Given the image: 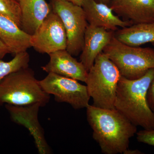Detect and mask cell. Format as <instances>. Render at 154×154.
Wrapping results in <instances>:
<instances>
[{
  "label": "cell",
  "instance_id": "8fae6325",
  "mask_svg": "<svg viewBox=\"0 0 154 154\" xmlns=\"http://www.w3.org/2000/svg\"><path fill=\"white\" fill-rule=\"evenodd\" d=\"M49 61L41 67L48 73H53L85 82L88 72L83 64L73 57L66 49L49 54Z\"/></svg>",
  "mask_w": 154,
  "mask_h": 154
},
{
  "label": "cell",
  "instance_id": "7a4b0ae2",
  "mask_svg": "<svg viewBox=\"0 0 154 154\" xmlns=\"http://www.w3.org/2000/svg\"><path fill=\"white\" fill-rule=\"evenodd\" d=\"M154 78V69L140 78L130 80L121 76L117 85L114 107L135 126L154 129V114L148 104L147 94Z\"/></svg>",
  "mask_w": 154,
  "mask_h": 154
},
{
  "label": "cell",
  "instance_id": "7402d4cb",
  "mask_svg": "<svg viewBox=\"0 0 154 154\" xmlns=\"http://www.w3.org/2000/svg\"><path fill=\"white\" fill-rule=\"evenodd\" d=\"M124 154H143L138 149H128L125 152Z\"/></svg>",
  "mask_w": 154,
  "mask_h": 154
},
{
  "label": "cell",
  "instance_id": "ba28073f",
  "mask_svg": "<svg viewBox=\"0 0 154 154\" xmlns=\"http://www.w3.org/2000/svg\"><path fill=\"white\" fill-rule=\"evenodd\" d=\"M67 42L63 23L57 14L52 11L30 38L31 47L39 53L48 54L66 49Z\"/></svg>",
  "mask_w": 154,
  "mask_h": 154
},
{
  "label": "cell",
  "instance_id": "cb8c5ba5",
  "mask_svg": "<svg viewBox=\"0 0 154 154\" xmlns=\"http://www.w3.org/2000/svg\"><path fill=\"white\" fill-rule=\"evenodd\" d=\"M96 1L98 2H100L104 3V4L109 5L110 0H96Z\"/></svg>",
  "mask_w": 154,
  "mask_h": 154
},
{
  "label": "cell",
  "instance_id": "ffe728a7",
  "mask_svg": "<svg viewBox=\"0 0 154 154\" xmlns=\"http://www.w3.org/2000/svg\"><path fill=\"white\" fill-rule=\"evenodd\" d=\"M148 104L154 114V78L150 84L147 94Z\"/></svg>",
  "mask_w": 154,
  "mask_h": 154
},
{
  "label": "cell",
  "instance_id": "5bb4252c",
  "mask_svg": "<svg viewBox=\"0 0 154 154\" xmlns=\"http://www.w3.org/2000/svg\"><path fill=\"white\" fill-rule=\"evenodd\" d=\"M22 16V29L33 35L52 11L45 0H19Z\"/></svg>",
  "mask_w": 154,
  "mask_h": 154
},
{
  "label": "cell",
  "instance_id": "d6986e66",
  "mask_svg": "<svg viewBox=\"0 0 154 154\" xmlns=\"http://www.w3.org/2000/svg\"><path fill=\"white\" fill-rule=\"evenodd\" d=\"M136 134L139 142L154 146V129H143L137 131Z\"/></svg>",
  "mask_w": 154,
  "mask_h": 154
},
{
  "label": "cell",
  "instance_id": "603a6c76",
  "mask_svg": "<svg viewBox=\"0 0 154 154\" xmlns=\"http://www.w3.org/2000/svg\"><path fill=\"white\" fill-rule=\"evenodd\" d=\"M72 3L77 5L82 6L85 0H63Z\"/></svg>",
  "mask_w": 154,
  "mask_h": 154
},
{
  "label": "cell",
  "instance_id": "277c9868",
  "mask_svg": "<svg viewBox=\"0 0 154 154\" xmlns=\"http://www.w3.org/2000/svg\"><path fill=\"white\" fill-rule=\"evenodd\" d=\"M121 76L115 64L104 53L98 56L85 82L89 96L93 99V105L102 108H115L116 90Z\"/></svg>",
  "mask_w": 154,
  "mask_h": 154
},
{
  "label": "cell",
  "instance_id": "7c38bea8",
  "mask_svg": "<svg viewBox=\"0 0 154 154\" xmlns=\"http://www.w3.org/2000/svg\"><path fill=\"white\" fill-rule=\"evenodd\" d=\"M82 7L89 25L114 32L131 26L116 15L107 4L96 0H85Z\"/></svg>",
  "mask_w": 154,
  "mask_h": 154
},
{
  "label": "cell",
  "instance_id": "6da1fadb",
  "mask_svg": "<svg viewBox=\"0 0 154 154\" xmlns=\"http://www.w3.org/2000/svg\"><path fill=\"white\" fill-rule=\"evenodd\" d=\"M87 117L93 137L105 154H123L129 149L130 140L137 127L115 108L106 109L88 105Z\"/></svg>",
  "mask_w": 154,
  "mask_h": 154
},
{
  "label": "cell",
  "instance_id": "30bf717a",
  "mask_svg": "<svg viewBox=\"0 0 154 154\" xmlns=\"http://www.w3.org/2000/svg\"><path fill=\"white\" fill-rule=\"evenodd\" d=\"M109 5L131 25L154 22V0H110Z\"/></svg>",
  "mask_w": 154,
  "mask_h": 154
},
{
  "label": "cell",
  "instance_id": "5b68a950",
  "mask_svg": "<svg viewBox=\"0 0 154 154\" xmlns=\"http://www.w3.org/2000/svg\"><path fill=\"white\" fill-rule=\"evenodd\" d=\"M115 64L122 76L137 79L154 69V48L124 44L113 36L103 50Z\"/></svg>",
  "mask_w": 154,
  "mask_h": 154
},
{
  "label": "cell",
  "instance_id": "52a82bcc",
  "mask_svg": "<svg viewBox=\"0 0 154 154\" xmlns=\"http://www.w3.org/2000/svg\"><path fill=\"white\" fill-rule=\"evenodd\" d=\"M48 74L39 81L45 92L54 96L56 102L67 103L76 110L87 108L91 97L86 85L74 79L53 73Z\"/></svg>",
  "mask_w": 154,
  "mask_h": 154
},
{
  "label": "cell",
  "instance_id": "4fadbf2b",
  "mask_svg": "<svg viewBox=\"0 0 154 154\" xmlns=\"http://www.w3.org/2000/svg\"><path fill=\"white\" fill-rule=\"evenodd\" d=\"M114 32L88 24L80 55V61L88 72L94 65L96 57L110 43L114 36Z\"/></svg>",
  "mask_w": 154,
  "mask_h": 154
},
{
  "label": "cell",
  "instance_id": "d4e9b609",
  "mask_svg": "<svg viewBox=\"0 0 154 154\" xmlns=\"http://www.w3.org/2000/svg\"><path fill=\"white\" fill-rule=\"evenodd\" d=\"M17 1H18V2H19V0H17Z\"/></svg>",
  "mask_w": 154,
  "mask_h": 154
},
{
  "label": "cell",
  "instance_id": "9c48e42d",
  "mask_svg": "<svg viewBox=\"0 0 154 154\" xmlns=\"http://www.w3.org/2000/svg\"><path fill=\"white\" fill-rule=\"evenodd\" d=\"M5 107L13 122L28 130L33 137L38 153H52L51 148L46 140L44 129L38 120V112L42 107L40 105L16 106L6 104Z\"/></svg>",
  "mask_w": 154,
  "mask_h": 154
},
{
  "label": "cell",
  "instance_id": "ac0fdd59",
  "mask_svg": "<svg viewBox=\"0 0 154 154\" xmlns=\"http://www.w3.org/2000/svg\"><path fill=\"white\" fill-rule=\"evenodd\" d=\"M0 15L12 19L22 28V16L17 0H0Z\"/></svg>",
  "mask_w": 154,
  "mask_h": 154
},
{
  "label": "cell",
  "instance_id": "44dd1931",
  "mask_svg": "<svg viewBox=\"0 0 154 154\" xmlns=\"http://www.w3.org/2000/svg\"><path fill=\"white\" fill-rule=\"evenodd\" d=\"M10 53L11 52L7 45L0 39V60L2 59L7 54Z\"/></svg>",
  "mask_w": 154,
  "mask_h": 154
},
{
  "label": "cell",
  "instance_id": "3957f363",
  "mask_svg": "<svg viewBox=\"0 0 154 154\" xmlns=\"http://www.w3.org/2000/svg\"><path fill=\"white\" fill-rule=\"evenodd\" d=\"M50 95L42 88L35 73L29 68L11 73L0 81V106L48 104Z\"/></svg>",
  "mask_w": 154,
  "mask_h": 154
},
{
  "label": "cell",
  "instance_id": "2e32d148",
  "mask_svg": "<svg viewBox=\"0 0 154 154\" xmlns=\"http://www.w3.org/2000/svg\"><path fill=\"white\" fill-rule=\"evenodd\" d=\"M119 41L132 46L146 43L154 44V22L131 25L119 28L114 32Z\"/></svg>",
  "mask_w": 154,
  "mask_h": 154
},
{
  "label": "cell",
  "instance_id": "8992f818",
  "mask_svg": "<svg viewBox=\"0 0 154 154\" xmlns=\"http://www.w3.org/2000/svg\"><path fill=\"white\" fill-rule=\"evenodd\" d=\"M52 11L60 18L67 36L66 50L77 56L82 50L88 23L82 6L63 0H51Z\"/></svg>",
  "mask_w": 154,
  "mask_h": 154
},
{
  "label": "cell",
  "instance_id": "9a60e30c",
  "mask_svg": "<svg viewBox=\"0 0 154 154\" xmlns=\"http://www.w3.org/2000/svg\"><path fill=\"white\" fill-rule=\"evenodd\" d=\"M30 38L31 35L24 32L12 19L0 15V39L11 54L27 51L31 47Z\"/></svg>",
  "mask_w": 154,
  "mask_h": 154
},
{
  "label": "cell",
  "instance_id": "e0dca14e",
  "mask_svg": "<svg viewBox=\"0 0 154 154\" xmlns=\"http://www.w3.org/2000/svg\"><path fill=\"white\" fill-rule=\"evenodd\" d=\"M30 55L27 51L18 53L8 62L0 60V81L14 72L29 67Z\"/></svg>",
  "mask_w": 154,
  "mask_h": 154
}]
</instances>
